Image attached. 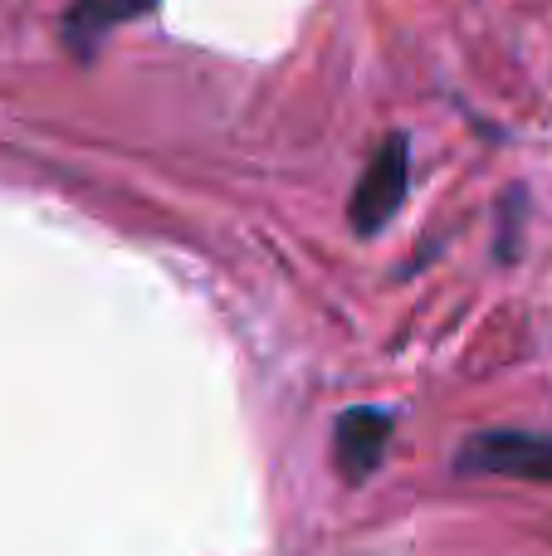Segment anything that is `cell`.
Listing matches in <instances>:
<instances>
[{"instance_id":"obj_1","label":"cell","mask_w":552,"mask_h":556,"mask_svg":"<svg viewBox=\"0 0 552 556\" xmlns=\"http://www.w3.org/2000/svg\"><path fill=\"white\" fill-rule=\"evenodd\" d=\"M411 186V142L406 137H387V142L372 152L367 172H362L357 191L348 201V220L357 235H381L387 220L401 211Z\"/></svg>"},{"instance_id":"obj_3","label":"cell","mask_w":552,"mask_h":556,"mask_svg":"<svg viewBox=\"0 0 552 556\" xmlns=\"http://www.w3.org/2000/svg\"><path fill=\"white\" fill-rule=\"evenodd\" d=\"M397 430V415L377 410V405H357L338 420L333 430V459H338V473L348 483H367L377 473L381 454H387V440Z\"/></svg>"},{"instance_id":"obj_4","label":"cell","mask_w":552,"mask_h":556,"mask_svg":"<svg viewBox=\"0 0 552 556\" xmlns=\"http://www.w3.org/2000/svg\"><path fill=\"white\" fill-rule=\"evenodd\" d=\"M156 5H162V0H68V10H64V45L74 49V54H93V49L103 45L117 25L152 15Z\"/></svg>"},{"instance_id":"obj_2","label":"cell","mask_w":552,"mask_h":556,"mask_svg":"<svg viewBox=\"0 0 552 556\" xmlns=\"http://www.w3.org/2000/svg\"><path fill=\"white\" fill-rule=\"evenodd\" d=\"M460 473H499V479L552 483V434L534 430H485L465 440Z\"/></svg>"}]
</instances>
